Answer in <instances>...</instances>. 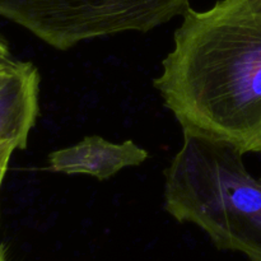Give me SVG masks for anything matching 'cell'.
<instances>
[{
  "label": "cell",
  "instance_id": "2",
  "mask_svg": "<svg viewBox=\"0 0 261 261\" xmlns=\"http://www.w3.org/2000/svg\"><path fill=\"white\" fill-rule=\"evenodd\" d=\"M244 155L226 142L184 133L165 171V209L203 229L217 249L261 261V177L250 175Z\"/></svg>",
  "mask_w": 261,
  "mask_h": 261
},
{
  "label": "cell",
  "instance_id": "4",
  "mask_svg": "<svg viewBox=\"0 0 261 261\" xmlns=\"http://www.w3.org/2000/svg\"><path fill=\"white\" fill-rule=\"evenodd\" d=\"M40 84L38 69L18 60L0 87V170L5 172L13 154L27 148L40 112Z\"/></svg>",
  "mask_w": 261,
  "mask_h": 261
},
{
  "label": "cell",
  "instance_id": "9",
  "mask_svg": "<svg viewBox=\"0 0 261 261\" xmlns=\"http://www.w3.org/2000/svg\"><path fill=\"white\" fill-rule=\"evenodd\" d=\"M5 175H7V173H3V172H0V189H2V185H3V182H4Z\"/></svg>",
  "mask_w": 261,
  "mask_h": 261
},
{
  "label": "cell",
  "instance_id": "5",
  "mask_svg": "<svg viewBox=\"0 0 261 261\" xmlns=\"http://www.w3.org/2000/svg\"><path fill=\"white\" fill-rule=\"evenodd\" d=\"M148 157L147 150L133 140L116 144L98 135H91L76 144L50 153L48 168L53 172L89 175L105 181L125 167L142 165Z\"/></svg>",
  "mask_w": 261,
  "mask_h": 261
},
{
  "label": "cell",
  "instance_id": "8",
  "mask_svg": "<svg viewBox=\"0 0 261 261\" xmlns=\"http://www.w3.org/2000/svg\"><path fill=\"white\" fill-rule=\"evenodd\" d=\"M0 261H9V257H8L7 250H5L4 245L0 241Z\"/></svg>",
  "mask_w": 261,
  "mask_h": 261
},
{
  "label": "cell",
  "instance_id": "3",
  "mask_svg": "<svg viewBox=\"0 0 261 261\" xmlns=\"http://www.w3.org/2000/svg\"><path fill=\"white\" fill-rule=\"evenodd\" d=\"M190 8V0H0V17L56 50L97 37L148 32Z\"/></svg>",
  "mask_w": 261,
  "mask_h": 261
},
{
  "label": "cell",
  "instance_id": "6",
  "mask_svg": "<svg viewBox=\"0 0 261 261\" xmlns=\"http://www.w3.org/2000/svg\"><path fill=\"white\" fill-rule=\"evenodd\" d=\"M18 59L13 56L12 51H10L9 45L7 41L4 40L3 36H0V68H5L12 64H14Z\"/></svg>",
  "mask_w": 261,
  "mask_h": 261
},
{
  "label": "cell",
  "instance_id": "10",
  "mask_svg": "<svg viewBox=\"0 0 261 261\" xmlns=\"http://www.w3.org/2000/svg\"><path fill=\"white\" fill-rule=\"evenodd\" d=\"M0 172H3V173H7V172H5V171H2V170H0Z\"/></svg>",
  "mask_w": 261,
  "mask_h": 261
},
{
  "label": "cell",
  "instance_id": "7",
  "mask_svg": "<svg viewBox=\"0 0 261 261\" xmlns=\"http://www.w3.org/2000/svg\"><path fill=\"white\" fill-rule=\"evenodd\" d=\"M17 63H18V60L15 61L14 64H12V65L5 66V68H0V87H2V84L4 83L5 78H7V76H8V74H9V71L12 70L13 68H14L15 64H17Z\"/></svg>",
  "mask_w": 261,
  "mask_h": 261
},
{
  "label": "cell",
  "instance_id": "1",
  "mask_svg": "<svg viewBox=\"0 0 261 261\" xmlns=\"http://www.w3.org/2000/svg\"><path fill=\"white\" fill-rule=\"evenodd\" d=\"M153 86L184 133L261 153V0L189 8Z\"/></svg>",
  "mask_w": 261,
  "mask_h": 261
}]
</instances>
